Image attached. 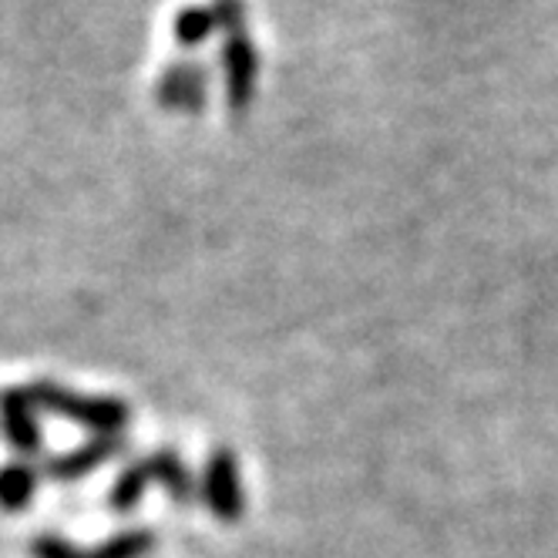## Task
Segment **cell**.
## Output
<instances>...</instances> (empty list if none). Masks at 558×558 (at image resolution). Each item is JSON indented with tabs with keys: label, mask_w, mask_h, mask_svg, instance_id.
<instances>
[{
	"label": "cell",
	"mask_w": 558,
	"mask_h": 558,
	"mask_svg": "<svg viewBox=\"0 0 558 558\" xmlns=\"http://www.w3.org/2000/svg\"><path fill=\"white\" fill-rule=\"evenodd\" d=\"M222 71H226V95H229V108L243 111L253 101L256 92V71H259V58L256 48L246 37V31L226 34L222 45Z\"/></svg>",
	"instance_id": "obj_1"
},
{
	"label": "cell",
	"mask_w": 558,
	"mask_h": 558,
	"mask_svg": "<svg viewBox=\"0 0 558 558\" xmlns=\"http://www.w3.org/2000/svg\"><path fill=\"white\" fill-rule=\"evenodd\" d=\"M206 88H209V74L203 64L195 61H179L172 64L155 85V101H162L166 108H198L206 101Z\"/></svg>",
	"instance_id": "obj_2"
},
{
	"label": "cell",
	"mask_w": 558,
	"mask_h": 558,
	"mask_svg": "<svg viewBox=\"0 0 558 558\" xmlns=\"http://www.w3.org/2000/svg\"><path fill=\"white\" fill-rule=\"evenodd\" d=\"M213 31H219V21L213 14V4H189L175 14L172 21V34L179 48H198L206 45Z\"/></svg>",
	"instance_id": "obj_3"
},
{
	"label": "cell",
	"mask_w": 558,
	"mask_h": 558,
	"mask_svg": "<svg viewBox=\"0 0 558 558\" xmlns=\"http://www.w3.org/2000/svg\"><path fill=\"white\" fill-rule=\"evenodd\" d=\"M213 14L219 21V31H226V34L246 31V4L243 0H213Z\"/></svg>",
	"instance_id": "obj_4"
}]
</instances>
